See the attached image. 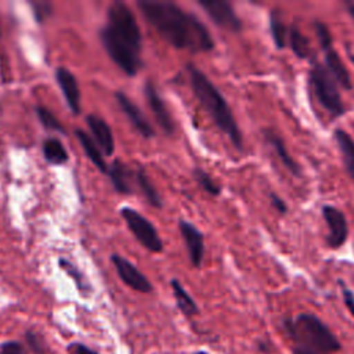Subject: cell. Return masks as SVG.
Returning a JSON list of instances; mask_svg holds the SVG:
<instances>
[{
	"label": "cell",
	"mask_w": 354,
	"mask_h": 354,
	"mask_svg": "<svg viewBox=\"0 0 354 354\" xmlns=\"http://www.w3.org/2000/svg\"><path fill=\"white\" fill-rule=\"evenodd\" d=\"M32 7H33V12H35V17L39 22L44 21L46 18H48V15L51 14V4L50 3H43V1H39V3H32Z\"/></svg>",
	"instance_id": "cell-30"
},
{
	"label": "cell",
	"mask_w": 354,
	"mask_h": 354,
	"mask_svg": "<svg viewBox=\"0 0 354 354\" xmlns=\"http://www.w3.org/2000/svg\"><path fill=\"white\" fill-rule=\"evenodd\" d=\"M0 354H25V348L19 342L8 340L1 344Z\"/></svg>",
	"instance_id": "cell-31"
},
{
	"label": "cell",
	"mask_w": 354,
	"mask_h": 354,
	"mask_svg": "<svg viewBox=\"0 0 354 354\" xmlns=\"http://www.w3.org/2000/svg\"><path fill=\"white\" fill-rule=\"evenodd\" d=\"M348 58H350V61L354 64V54H353V53H348Z\"/></svg>",
	"instance_id": "cell-37"
},
{
	"label": "cell",
	"mask_w": 354,
	"mask_h": 354,
	"mask_svg": "<svg viewBox=\"0 0 354 354\" xmlns=\"http://www.w3.org/2000/svg\"><path fill=\"white\" fill-rule=\"evenodd\" d=\"M187 72H188V79H189L192 93L195 94L201 105L210 115L214 124L228 137L232 145L238 151H242L243 149L242 133L224 95L213 84V82L195 65L188 64Z\"/></svg>",
	"instance_id": "cell-3"
},
{
	"label": "cell",
	"mask_w": 354,
	"mask_h": 354,
	"mask_svg": "<svg viewBox=\"0 0 354 354\" xmlns=\"http://www.w3.org/2000/svg\"><path fill=\"white\" fill-rule=\"evenodd\" d=\"M194 178H195L196 183L201 185V188H202L203 191H206L209 195H212V196L220 195L221 187H220V185L213 180V177H212L209 173H206L205 170L196 167V169L194 170Z\"/></svg>",
	"instance_id": "cell-26"
},
{
	"label": "cell",
	"mask_w": 354,
	"mask_h": 354,
	"mask_svg": "<svg viewBox=\"0 0 354 354\" xmlns=\"http://www.w3.org/2000/svg\"><path fill=\"white\" fill-rule=\"evenodd\" d=\"M270 33H271L275 48L283 50L285 47H288L289 25H286L282 21L279 10H272L270 12Z\"/></svg>",
	"instance_id": "cell-24"
},
{
	"label": "cell",
	"mask_w": 354,
	"mask_h": 354,
	"mask_svg": "<svg viewBox=\"0 0 354 354\" xmlns=\"http://www.w3.org/2000/svg\"><path fill=\"white\" fill-rule=\"evenodd\" d=\"M314 29H315V35L318 37L321 50L324 53L325 68L328 69V72L333 76V79L336 80V83L342 88H344L347 91L351 90L353 88V83H351V77H350L348 69L346 68L344 62L342 61L339 53L336 51V48L333 46V39H332L330 30L321 21H315L314 22Z\"/></svg>",
	"instance_id": "cell-6"
},
{
	"label": "cell",
	"mask_w": 354,
	"mask_h": 354,
	"mask_svg": "<svg viewBox=\"0 0 354 354\" xmlns=\"http://www.w3.org/2000/svg\"><path fill=\"white\" fill-rule=\"evenodd\" d=\"M69 348L75 353V354H98L95 350L87 347L83 343H73L69 346Z\"/></svg>",
	"instance_id": "cell-33"
},
{
	"label": "cell",
	"mask_w": 354,
	"mask_h": 354,
	"mask_svg": "<svg viewBox=\"0 0 354 354\" xmlns=\"http://www.w3.org/2000/svg\"><path fill=\"white\" fill-rule=\"evenodd\" d=\"M263 138L274 149L275 155L282 162V165L288 169V171H290L295 177H300V174H301L300 165L290 156V153L286 149V145H285L283 140L279 137V134L272 129H264Z\"/></svg>",
	"instance_id": "cell-16"
},
{
	"label": "cell",
	"mask_w": 354,
	"mask_h": 354,
	"mask_svg": "<svg viewBox=\"0 0 354 354\" xmlns=\"http://www.w3.org/2000/svg\"><path fill=\"white\" fill-rule=\"evenodd\" d=\"M75 134H76V137H77V140H79V142H80L83 151L86 152L87 158L91 160V163H93L101 173H104V174L106 173V174H108L109 167H108V165H106V162H105V159H104V156H102V153H101V151H100V147H98L97 142L93 140V137H90L86 131H83V130H80V129H76Z\"/></svg>",
	"instance_id": "cell-19"
},
{
	"label": "cell",
	"mask_w": 354,
	"mask_h": 354,
	"mask_svg": "<svg viewBox=\"0 0 354 354\" xmlns=\"http://www.w3.org/2000/svg\"><path fill=\"white\" fill-rule=\"evenodd\" d=\"M322 217L328 227L326 243L330 249H340L348 238V224L343 210L332 205L322 206Z\"/></svg>",
	"instance_id": "cell-8"
},
{
	"label": "cell",
	"mask_w": 354,
	"mask_h": 354,
	"mask_svg": "<svg viewBox=\"0 0 354 354\" xmlns=\"http://www.w3.org/2000/svg\"><path fill=\"white\" fill-rule=\"evenodd\" d=\"M43 155H44V159L54 166H62L69 160V155L64 144L55 137H48L44 140Z\"/></svg>",
	"instance_id": "cell-22"
},
{
	"label": "cell",
	"mask_w": 354,
	"mask_h": 354,
	"mask_svg": "<svg viewBox=\"0 0 354 354\" xmlns=\"http://www.w3.org/2000/svg\"><path fill=\"white\" fill-rule=\"evenodd\" d=\"M58 263H59V267L75 281L76 286L79 288V290H80L83 295H87V293L91 290L90 283L86 281L84 275L82 274V271H80L75 264H72V263L68 261L66 259H59Z\"/></svg>",
	"instance_id": "cell-25"
},
{
	"label": "cell",
	"mask_w": 354,
	"mask_h": 354,
	"mask_svg": "<svg viewBox=\"0 0 354 354\" xmlns=\"http://www.w3.org/2000/svg\"><path fill=\"white\" fill-rule=\"evenodd\" d=\"M194 354H209V353H206V351H202V350H199V351H195Z\"/></svg>",
	"instance_id": "cell-38"
},
{
	"label": "cell",
	"mask_w": 354,
	"mask_h": 354,
	"mask_svg": "<svg viewBox=\"0 0 354 354\" xmlns=\"http://www.w3.org/2000/svg\"><path fill=\"white\" fill-rule=\"evenodd\" d=\"M270 202H271V205H272V207L279 213V214H286L288 213V205H286V202L279 196V195H277L275 192H270Z\"/></svg>",
	"instance_id": "cell-32"
},
{
	"label": "cell",
	"mask_w": 354,
	"mask_h": 354,
	"mask_svg": "<svg viewBox=\"0 0 354 354\" xmlns=\"http://www.w3.org/2000/svg\"><path fill=\"white\" fill-rule=\"evenodd\" d=\"M108 176L116 192L124 194V195L133 192L131 177H134V174L130 171L127 165H124L120 159H116L112 162L108 170Z\"/></svg>",
	"instance_id": "cell-18"
},
{
	"label": "cell",
	"mask_w": 354,
	"mask_h": 354,
	"mask_svg": "<svg viewBox=\"0 0 354 354\" xmlns=\"http://www.w3.org/2000/svg\"><path fill=\"white\" fill-rule=\"evenodd\" d=\"M178 228L181 236L185 242V248L188 250L189 261L194 267H201L205 256V236L201 230L187 220L178 221Z\"/></svg>",
	"instance_id": "cell-12"
},
{
	"label": "cell",
	"mask_w": 354,
	"mask_h": 354,
	"mask_svg": "<svg viewBox=\"0 0 354 354\" xmlns=\"http://www.w3.org/2000/svg\"><path fill=\"white\" fill-rule=\"evenodd\" d=\"M288 47L293 51V54L300 59H311L314 61L313 50L310 46L308 39L303 35L300 28L296 24L289 25V33H288Z\"/></svg>",
	"instance_id": "cell-20"
},
{
	"label": "cell",
	"mask_w": 354,
	"mask_h": 354,
	"mask_svg": "<svg viewBox=\"0 0 354 354\" xmlns=\"http://www.w3.org/2000/svg\"><path fill=\"white\" fill-rule=\"evenodd\" d=\"M170 286L173 290V296L176 300V304L178 307V310L187 315V317H194L199 313L198 304L195 303V300L191 297V295L185 290V288L181 285V282L178 279H171L170 281Z\"/></svg>",
	"instance_id": "cell-21"
},
{
	"label": "cell",
	"mask_w": 354,
	"mask_h": 354,
	"mask_svg": "<svg viewBox=\"0 0 354 354\" xmlns=\"http://www.w3.org/2000/svg\"><path fill=\"white\" fill-rule=\"evenodd\" d=\"M308 83L319 105L329 113L330 119H337L344 115L346 106L336 80L328 72L325 65L317 62L315 59L311 62V68L308 71Z\"/></svg>",
	"instance_id": "cell-5"
},
{
	"label": "cell",
	"mask_w": 354,
	"mask_h": 354,
	"mask_svg": "<svg viewBox=\"0 0 354 354\" xmlns=\"http://www.w3.org/2000/svg\"><path fill=\"white\" fill-rule=\"evenodd\" d=\"M282 325L293 342V347L313 354H335L342 350L337 336L315 314L300 313L292 318H285Z\"/></svg>",
	"instance_id": "cell-4"
},
{
	"label": "cell",
	"mask_w": 354,
	"mask_h": 354,
	"mask_svg": "<svg viewBox=\"0 0 354 354\" xmlns=\"http://www.w3.org/2000/svg\"><path fill=\"white\" fill-rule=\"evenodd\" d=\"M144 95H145L147 104H148L156 123L160 126V129L165 131V134H167V136L173 134L174 123H173L171 115H170L163 98L159 95V93H158L152 80L145 82Z\"/></svg>",
	"instance_id": "cell-11"
},
{
	"label": "cell",
	"mask_w": 354,
	"mask_h": 354,
	"mask_svg": "<svg viewBox=\"0 0 354 354\" xmlns=\"http://www.w3.org/2000/svg\"><path fill=\"white\" fill-rule=\"evenodd\" d=\"M36 115H37L40 123H41L46 129L65 134L64 126L61 124V122L55 118V115H54L48 108L41 106V105H37V106H36Z\"/></svg>",
	"instance_id": "cell-27"
},
{
	"label": "cell",
	"mask_w": 354,
	"mask_h": 354,
	"mask_svg": "<svg viewBox=\"0 0 354 354\" xmlns=\"http://www.w3.org/2000/svg\"><path fill=\"white\" fill-rule=\"evenodd\" d=\"M134 178H136V181H137V184H138V187H140V191L142 192L144 198L147 199V202H148L152 207L160 209V207H162L160 195H159V192L156 191V188L153 187V184L151 183V180H149L147 171H145L141 166H138V167L136 169V171H134Z\"/></svg>",
	"instance_id": "cell-23"
},
{
	"label": "cell",
	"mask_w": 354,
	"mask_h": 354,
	"mask_svg": "<svg viewBox=\"0 0 354 354\" xmlns=\"http://www.w3.org/2000/svg\"><path fill=\"white\" fill-rule=\"evenodd\" d=\"M25 339H26V343H28L29 348H30L35 354H46V351H47V344H46L44 339H43L37 332L26 330Z\"/></svg>",
	"instance_id": "cell-28"
},
{
	"label": "cell",
	"mask_w": 354,
	"mask_h": 354,
	"mask_svg": "<svg viewBox=\"0 0 354 354\" xmlns=\"http://www.w3.org/2000/svg\"><path fill=\"white\" fill-rule=\"evenodd\" d=\"M115 98H116L122 112L127 116V119L131 122V124L136 127V130L145 138L153 137V129H152L151 123L148 122L147 116L142 113V111L123 91H116Z\"/></svg>",
	"instance_id": "cell-13"
},
{
	"label": "cell",
	"mask_w": 354,
	"mask_h": 354,
	"mask_svg": "<svg viewBox=\"0 0 354 354\" xmlns=\"http://www.w3.org/2000/svg\"><path fill=\"white\" fill-rule=\"evenodd\" d=\"M55 79H57V83L61 88L64 97H65V101H66L69 109L75 115H79L82 111V106H80L82 95H80L79 84H77L75 75L65 66H58L55 71Z\"/></svg>",
	"instance_id": "cell-14"
},
{
	"label": "cell",
	"mask_w": 354,
	"mask_h": 354,
	"mask_svg": "<svg viewBox=\"0 0 354 354\" xmlns=\"http://www.w3.org/2000/svg\"><path fill=\"white\" fill-rule=\"evenodd\" d=\"M333 140L342 156V162L346 173L354 181V140L343 129H335Z\"/></svg>",
	"instance_id": "cell-17"
},
{
	"label": "cell",
	"mask_w": 354,
	"mask_h": 354,
	"mask_svg": "<svg viewBox=\"0 0 354 354\" xmlns=\"http://www.w3.org/2000/svg\"><path fill=\"white\" fill-rule=\"evenodd\" d=\"M86 123L93 134V140L97 142L100 149L106 155L111 156L115 152V138L109 124L100 116L90 113L86 118Z\"/></svg>",
	"instance_id": "cell-15"
},
{
	"label": "cell",
	"mask_w": 354,
	"mask_h": 354,
	"mask_svg": "<svg viewBox=\"0 0 354 354\" xmlns=\"http://www.w3.org/2000/svg\"><path fill=\"white\" fill-rule=\"evenodd\" d=\"M198 4L206 11L210 19L220 28L230 32H241L242 22L235 14L234 7L225 0H198Z\"/></svg>",
	"instance_id": "cell-9"
},
{
	"label": "cell",
	"mask_w": 354,
	"mask_h": 354,
	"mask_svg": "<svg viewBox=\"0 0 354 354\" xmlns=\"http://www.w3.org/2000/svg\"><path fill=\"white\" fill-rule=\"evenodd\" d=\"M293 354H313V353H308V351H306V350H301V348L293 347Z\"/></svg>",
	"instance_id": "cell-36"
},
{
	"label": "cell",
	"mask_w": 354,
	"mask_h": 354,
	"mask_svg": "<svg viewBox=\"0 0 354 354\" xmlns=\"http://www.w3.org/2000/svg\"><path fill=\"white\" fill-rule=\"evenodd\" d=\"M111 261L115 266V270L119 275V278L131 289L141 292V293H149L152 292V283L149 279L127 259L123 256L113 253L111 256Z\"/></svg>",
	"instance_id": "cell-10"
},
{
	"label": "cell",
	"mask_w": 354,
	"mask_h": 354,
	"mask_svg": "<svg viewBox=\"0 0 354 354\" xmlns=\"http://www.w3.org/2000/svg\"><path fill=\"white\" fill-rule=\"evenodd\" d=\"M259 350H261V351H268V344H267V342H259Z\"/></svg>",
	"instance_id": "cell-35"
},
{
	"label": "cell",
	"mask_w": 354,
	"mask_h": 354,
	"mask_svg": "<svg viewBox=\"0 0 354 354\" xmlns=\"http://www.w3.org/2000/svg\"><path fill=\"white\" fill-rule=\"evenodd\" d=\"M147 22L170 46L192 53H207L214 48V40L201 19L171 1H137Z\"/></svg>",
	"instance_id": "cell-1"
},
{
	"label": "cell",
	"mask_w": 354,
	"mask_h": 354,
	"mask_svg": "<svg viewBox=\"0 0 354 354\" xmlns=\"http://www.w3.org/2000/svg\"><path fill=\"white\" fill-rule=\"evenodd\" d=\"M344 6H346V10L348 12V15L353 18L354 21V1H344Z\"/></svg>",
	"instance_id": "cell-34"
},
{
	"label": "cell",
	"mask_w": 354,
	"mask_h": 354,
	"mask_svg": "<svg viewBox=\"0 0 354 354\" xmlns=\"http://www.w3.org/2000/svg\"><path fill=\"white\" fill-rule=\"evenodd\" d=\"M120 216L123 217L127 228L131 231V234L136 236V239L149 252L159 253L163 250L162 239L153 227V224L145 218L141 213H138L136 209L123 206L120 209Z\"/></svg>",
	"instance_id": "cell-7"
},
{
	"label": "cell",
	"mask_w": 354,
	"mask_h": 354,
	"mask_svg": "<svg viewBox=\"0 0 354 354\" xmlns=\"http://www.w3.org/2000/svg\"><path fill=\"white\" fill-rule=\"evenodd\" d=\"M339 285H340V289H342L343 301H344L347 310L350 311V314L354 317V292L343 281H339Z\"/></svg>",
	"instance_id": "cell-29"
},
{
	"label": "cell",
	"mask_w": 354,
	"mask_h": 354,
	"mask_svg": "<svg viewBox=\"0 0 354 354\" xmlns=\"http://www.w3.org/2000/svg\"><path fill=\"white\" fill-rule=\"evenodd\" d=\"M108 22L100 32V39L109 58L129 76L141 66V30L133 11L122 1L109 6Z\"/></svg>",
	"instance_id": "cell-2"
}]
</instances>
